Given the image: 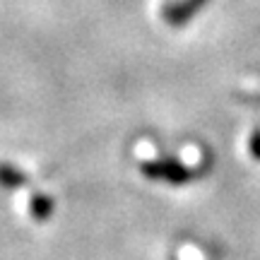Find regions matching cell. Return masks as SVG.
I'll list each match as a JSON object with an SVG mask.
<instances>
[{
	"instance_id": "7a4b0ae2",
	"label": "cell",
	"mask_w": 260,
	"mask_h": 260,
	"mask_svg": "<svg viewBox=\"0 0 260 260\" xmlns=\"http://www.w3.org/2000/svg\"><path fill=\"white\" fill-rule=\"evenodd\" d=\"M29 214L34 217V222H46L53 214V200L44 193H37L29 203Z\"/></svg>"
},
{
	"instance_id": "277c9868",
	"label": "cell",
	"mask_w": 260,
	"mask_h": 260,
	"mask_svg": "<svg viewBox=\"0 0 260 260\" xmlns=\"http://www.w3.org/2000/svg\"><path fill=\"white\" fill-rule=\"evenodd\" d=\"M251 154L255 159H260V133H255L251 138Z\"/></svg>"
},
{
	"instance_id": "3957f363",
	"label": "cell",
	"mask_w": 260,
	"mask_h": 260,
	"mask_svg": "<svg viewBox=\"0 0 260 260\" xmlns=\"http://www.w3.org/2000/svg\"><path fill=\"white\" fill-rule=\"evenodd\" d=\"M24 183H27V176H24L19 169L10 167V164H0V188L15 190V188L24 186Z\"/></svg>"
},
{
	"instance_id": "6da1fadb",
	"label": "cell",
	"mask_w": 260,
	"mask_h": 260,
	"mask_svg": "<svg viewBox=\"0 0 260 260\" xmlns=\"http://www.w3.org/2000/svg\"><path fill=\"white\" fill-rule=\"evenodd\" d=\"M142 171L149 178H159V181H167V183H186L193 169H188L186 164H176V161H169V159H147L142 164Z\"/></svg>"
}]
</instances>
